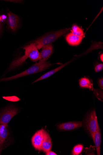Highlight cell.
Here are the masks:
<instances>
[{"label":"cell","instance_id":"6da1fadb","mask_svg":"<svg viewBox=\"0 0 103 155\" xmlns=\"http://www.w3.org/2000/svg\"><path fill=\"white\" fill-rule=\"evenodd\" d=\"M23 49L25 50L24 55L11 63V65L13 68H16L22 65L28 58L34 62L40 60V53L34 43H33L24 46Z\"/></svg>","mask_w":103,"mask_h":155},{"label":"cell","instance_id":"7a4b0ae2","mask_svg":"<svg viewBox=\"0 0 103 155\" xmlns=\"http://www.w3.org/2000/svg\"><path fill=\"white\" fill-rule=\"evenodd\" d=\"M52 64L47 61H39L25 71L16 75L8 78H4L0 79V82L11 81L26 76L42 72L48 69Z\"/></svg>","mask_w":103,"mask_h":155},{"label":"cell","instance_id":"3957f363","mask_svg":"<svg viewBox=\"0 0 103 155\" xmlns=\"http://www.w3.org/2000/svg\"><path fill=\"white\" fill-rule=\"evenodd\" d=\"M70 28L61 30L48 33L34 41V43L38 50L46 45L52 44L59 38L66 34Z\"/></svg>","mask_w":103,"mask_h":155},{"label":"cell","instance_id":"277c9868","mask_svg":"<svg viewBox=\"0 0 103 155\" xmlns=\"http://www.w3.org/2000/svg\"><path fill=\"white\" fill-rule=\"evenodd\" d=\"M85 125L86 130L92 138L95 133L99 128L95 110L92 111L87 116L85 120Z\"/></svg>","mask_w":103,"mask_h":155},{"label":"cell","instance_id":"5b68a950","mask_svg":"<svg viewBox=\"0 0 103 155\" xmlns=\"http://www.w3.org/2000/svg\"><path fill=\"white\" fill-rule=\"evenodd\" d=\"M18 114V109L13 107L5 108L0 114V124L8 125L12 118Z\"/></svg>","mask_w":103,"mask_h":155},{"label":"cell","instance_id":"8992f818","mask_svg":"<svg viewBox=\"0 0 103 155\" xmlns=\"http://www.w3.org/2000/svg\"><path fill=\"white\" fill-rule=\"evenodd\" d=\"M7 13L6 22L7 25L8 29L13 33H15L19 26L20 18L18 16L9 10Z\"/></svg>","mask_w":103,"mask_h":155},{"label":"cell","instance_id":"52a82bcc","mask_svg":"<svg viewBox=\"0 0 103 155\" xmlns=\"http://www.w3.org/2000/svg\"><path fill=\"white\" fill-rule=\"evenodd\" d=\"M10 139L8 125L0 124V154L2 151L8 146Z\"/></svg>","mask_w":103,"mask_h":155},{"label":"cell","instance_id":"ba28073f","mask_svg":"<svg viewBox=\"0 0 103 155\" xmlns=\"http://www.w3.org/2000/svg\"><path fill=\"white\" fill-rule=\"evenodd\" d=\"M45 130L41 129L37 131L33 137L32 142L33 145L37 150H41V147L44 137Z\"/></svg>","mask_w":103,"mask_h":155},{"label":"cell","instance_id":"9c48e42d","mask_svg":"<svg viewBox=\"0 0 103 155\" xmlns=\"http://www.w3.org/2000/svg\"><path fill=\"white\" fill-rule=\"evenodd\" d=\"M40 53V61H46L53 54V48L52 44L44 46L42 48Z\"/></svg>","mask_w":103,"mask_h":155},{"label":"cell","instance_id":"30bf717a","mask_svg":"<svg viewBox=\"0 0 103 155\" xmlns=\"http://www.w3.org/2000/svg\"><path fill=\"white\" fill-rule=\"evenodd\" d=\"M82 126V122H69L59 125L58 128L61 130H71L81 127Z\"/></svg>","mask_w":103,"mask_h":155},{"label":"cell","instance_id":"8fae6325","mask_svg":"<svg viewBox=\"0 0 103 155\" xmlns=\"http://www.w3.org/2000/svg\"><path fill=\"white\" fill-rule=\"evenodd\" d=\"M82 37L75 35L70 33L68 34L66 37V39L68 44L72 46H76L79 45L81 43Z\"/></svg>","mask_w":103,"mask_h":155},{"label":"cell","instance_id":"7c38bea8","mask_svg":"<svg viewBox=\"0 0 103 155\" xmlns=\"http://www.w3.org/2000/svg\"><path fill=\"white\" fill-rule=\"evenodd\" d=\"M52 146L51 139L49 134L45 130L44 137L41 147V150L46 153L51 150Z\"/></svg>","mask_w":103,"mask_h":155},{"label":"cell","instance_id":"4fadbf2b","mask_svg":"<svg viewBox=\"0 0 103 155\" xmlns=\"http://www.w3.org/2000/svg\"><path fill=\"white\" fill-rule=\"evenodd\" d=\"M96 148L97 155L100 154V147L101 143V134L99 128L92 138Z\"/></svg>","mask_w":103,"mask_h":155},{"label":"cell","instance_id":"5bb4252c","mask_svg":"<svg viewBox=\"0 0 103 155\" xmlns=\"http://www.w3.org/2000/svg\"><path fill=\"white\" fill-rule=\"evenodd\" d=\"M80 87L83 88H86L94 91L95 89L93 87V84L92 81L89 78H83L79 81Z\"/></svg>","mask_w":103,"mask_h":155},{"label":"cell","instance_id":"9a60e30c","mask_svg":"<svg viewBox=\"0 0 103 155\" xmlns=\"http://www.w3.org/2000/svg\"><path fill=\"white\" fill-rule=\"evenodd\" d=\"M70 62H69L66 63L62 65L61 66L53 70H51V71L47 72L45 74H44L39 78H38L37 79L35 80L33 83L48 78L59 71H60V70H61L64 67L68 65L69 63Z\"/></svg>","mask_w":103,"mask_h":155},{"label":"cell","instance_id":"2e32d148","mask_svg":"<svg viewBox=\"0 0 103 155\" xmlns=\"http://www.w3.org/2000/svg\"><path fill=\"white\" fill-rule=\"evenodd\" d=\"M71 31L72 34L81 37L83 38L85 36V34L82 29L76 25L72 26Z\"/></svg>","mask_w":103,"mask_h":155},{"label":"cell","instance_id":"e0dca14e","mask_svg":"<svg viewBox=\"0 0 103 155\" xmlns=\"http://www.w3.org/2000/svg\"><path fill=\"white\" fill-rule=\"evenodd\" d=\"M83 146L82 145L79 144L73 148L72 154L73 155H78L82 151Z\"/></svg>","mask_w":103,"mask_h":155},{"label":"cell","instance_id":"ac0fdd59","mask_svg":"<svg viewBox=\"0 0 103 155\" xmlns=\"http://www.w3.org/2000/svg\"><path fill=\"white\" fill-rule=\"evenodd\" d=\"M5 99L12 102H17L20 101L19 98L15 96L10 97H3Z\"/></svg>","mask_w":103,"mask_h":155},{"label":"cell","instance_id":"d6986e66","mask_svg":"<svg viewBox=\"0 0 103 155\" xmlns=\"http://www.w3.org/2000/svg\"><path fill=\"white\" fill-rule=\"evenodd\" d=\"M103 69V64H99L97 65L95 67V71L97 73L99 72L102 71Z\"/></svg>","mask_w":103,"mask_h":155},{"label":"cell","instance_id":"ffe728a7","mask_svg":"<svg viewBox=\"0 0 103 155\" xmlns=\"http://www.w3.org/2000/svg\"><path fill=\"white\" fill-rule=\"evenodd\" d=\"M4 22V21L2 19L1 15L0 16V36H1L3 32Z\"/></svg>","mask_w":103,"mask_h":155},{"label":"cell","instance_id":"44dd1931","mask_svg":"<svg viewBox=\"0 0 103 155\" xmlns=\"http://www.w3.org/2000/svg\"><path fill=\"white\" fill-rule=\"evenodd\" d=\"M98 86L101 89H103V78H100L98 81Z\"/></svg>","mask_w":103,"mask_h":155},{"label":"cell","instance_id":"7402d4cb","mask_svg":"<svg viewBox=\"0 0 103 155\" xmlns=\"http://www.w3.org/2000/svg\"><path fill=\"white\" fill-rule=\"evenodd\" d=\"M47 155H57L56 153L51 150L48 151L46 153Z\"/></svg>","mask_w":103,"mask_h":155},{"label":"cell","instance_id":"603a6c76","mask_svg":"<svg viewBox=\"0 0 103 155\" xmlns=\"http://www.w3.org/2000/svg\"><path fill=\"white\" fill-rule=\"evenodd\" d=\"M6 2H12L16 3H22L23 1H5Z\"/></svg>","mask_w":103,"mask_h":155},{"label":"cell","instance_id":"cb8c5ba5","mask_svg":"<svg viewBox=\"0 0 103 155\" xmlns=\"http://www.w3.org/2000/svg\"><path fill=\"white\" fill-rule=\"evenodd\" d=\"M100 59L103 62V54H101L100 56Z\"/></svg>","mask_w":103,"mask_h":155}]
</instances>
